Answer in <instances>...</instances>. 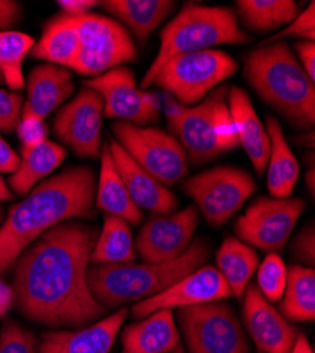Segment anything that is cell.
<instances>
[{"instance_id": "60d3db41", "label": "cell", "mask_w": 315, "mask_h": 353, "mask_svg": "<svg viewBox=\"0 0 315 353\" xmlns=\"http://www.w3.org/2000/svg\"><path fill=\"white\" fill-rule=\"evenodd\" d=\"M21 6L13 0H0V30H5L21 19Z\"/></svg>"}, {"instance_id": "30bf717a", "label": "cell", "mask_w": 315, "mask_h": 353, "mask_svg": "<svg viewBox=\"0 0 315 353\" xmlns=\"http://www.w3.org/2000/svg\"><path fill=\"white\" fill-rule=\"evenodd\" d=\"M184 192L191 196L205 219L214 225H223L242 208L254 192L252 176L235 167H215L184 183Z\"/></svg>"}, {"instance_id": "4316f807", "label": "cell", "mask_w": 315, "mask_h": 353, "mask_svg": "<svg viewBox=\"0 0 315 353\" xmlns=\"http://www.w3.org/2000/svg\"><path fill=\"white\" fill-rule=\"evenodd\" d=\"M65 157L67 150L61 144L45 140L32 150L21 153L20 165L10 175L9 185L16 194L26 195L40 180L59 167Z\"/></svg>"}, {"instance_id": "ab89813d", "label": "cell", "mask_w": 315, "mask_h": 353, "mask_svg": "<svg viewBox=\"0 0 315 353\" xmlns=\"http://www.w3.org/2000/svg\"><path fill=\"white\" fill-rule=\"evenodd\" d=\"M301 67L308 75V78L315 82V44L314 41H300L296 44Z\"/></svg>"}, {"instance_id": "c3c4849f", "label": "cell", "mask_w": 315, "mask_h": 353, "mask_svg": "<svg viewBox=\"0 0 315 353\" xmlns=\"http://www.w3.org/2000/svg\"><path fill=\"white\" fill-rule=\"evenodd\" d=\"M167 353H184V350H183V347L179 345L176 349H173V350H170V352H167Z\"/></svg>"}, {"instance_id": "5b68a950", "label": "cell", "mask_w": 315, "mask_h": 353, "mask_svg": "<svg viewBox=\"0 0 315 353\" xmlns=\"http://www.w3.org/2000/svg\"><path fill=\"white\" fill-rule=\"evenodd\" d=\"M160 50L140 83V90L152 85L160 68L171 58L204 51L219 44H247L252 41L238 24L234 9L185 3L183 10L161 32Z\"/></svg>"}, {"instance_id": "52a82bcc", "label": "cell", "mask_w": 315, "mask_h": 353, "mask_svg": "<svg viewBox=\"0 0 315 353\" xmlns=\"http://www.w3.org/2000/svg\"><path fill=\"white\" fill-rule=\"evenodd\" d=\"M238 70L234 58L221 50L183 54L165 63L152 83L163 88L181 105H194L205 98L222 81Z\"/></svg>"}, {"instance_id": "d6a6232c", "label": "cell", "mask_w": 315, "mask_h": 353, "mask_svg": "<svg viewBox=\"0 0 315 353\" xmlns=\"http://www.w3.org/2000/svg\"><path fill=\"white\" fill-rule=\"evenodd\" d=\"M287 284V268L281 257L270 253L257 268V288L269 303H276L283 299Z\"/></svg>"}, {"instance_id": "ee69618b", "label": "cell", "mask_w": 315, "mask_h": 353, "mask_svg": "<svg viewBox=\"0 0 315 353\" xmlns=\"http://www.w3.org/2000/svg\"><path fill=\"white\" fill-rule=\"evenodd\" d=\"M14 303L13 288L0 281V316H3Z\"/></svg>"}, {"instance_id": "ffe728a7", "label": "cell", "mask_w": 315, "mask_h": 353, "mask_svg": "<svg viewBox=\"0 0 315 353\" xmlns=\"http://www.w3.org/2000/svg\"><path fill=\"white\" fill-rule=\"evenodd\" d=\"M72 72L68 68L54 64L36 67L27 81V99L21 117H36L44 121L74 92Z\"/></svg>"}, {"instance_id": "ba28073f", "label": "cell", "mask_w": 315, "mask_h": 353, "mask_svg": "<svg viewBox=\"0 0 315 353\" xmlns=\"http://www.w3.org/2000/svg\"><path fill=\"white\" fill-rule=\"evenodd\" d=\"M177 318L190 353H249L245 330L234 308L221 301L183 307Z\"/></svg>"}, {"instance_id": "7c38bea8", "label": "cell", "mask_w": 315, "mask_h": 353, "mask_svg": "<svg viewBox=\"0 0 315 353\" xmlns=\"http://www.w3.org/2000/svg\"><path fill=\"white\" fill-rule=\"evenodd\" d=\"M103 99V114L133 125L154 122L160 110V98L153 92L137 88L133 72L126 67H116L96 78L83 82Z\"/></svg>"}, {"instance_id": "d4e9b609", "label": "cell", "mask_w": 315, "mask_h": 353, "mask_svg": "<svg viewBox=\"0 0 315 353\" xmlns=\"http://www.w3.org/2000/svg\"><path fill=\"white\" fill-rule=\"evenodd\" d=\"M79 47L81 43L72 17L60 13L45 24L43 36L32 48L30 55L37 60L48 61V64L70 70L79 52Z\"/></svg>"}, {"instance_id": "484cf974", "label": "cell", "mask_w": 315, "mask_h": 353, "mask_svg": "<svg viewBox=\"0 0 315 353\" xmlns=\"http://www.w3.org/2000/svg\"><path fill=\"white\" fill-rule=\"evenodd\" d=\"M101 5L126 24L141 43L176 9V2L170 0H108Z\"/></svg>"}, {"instance_id": "4fadbf2b", "label": "cell", "mask_w": 315, "mask_h": 353, "mask_svg": "<svg viewBox=\"0 0 315 353\" xmlns=\"http://www.w3.org/2000/svg\"><path fill=\"white\" fill-rule=\"evenodd\" d=\"M103 99L98 92L83 88L54 119V132L81 157L101 156V129Z\"/></svg>"}, {"instance_id": "b9f144b4", "label": "cell", "mask_w": 315, "mask_h": 353, "mask_svg": "<svg viewBox=\"0 0 315 353\" xmlns=\"http://www.w3.org/2000/svg\"><path fill=\"white\" fill-rule=\"evenodd\" d=\"M20 156L0 137V172L13 174L20 165Z\"/></svg>"}, {"instance_id": "f907efd6", "label": "cell", "mask_w": 315, "mask_h": 353, "mask_svg": "<svg viewBox=\"0 0 315 353\" xmlns=\"http://www.w3.org/2000/svg\"><path fill=\"white\" fill-rule=\"evenodd\" d=\"M0 81H3V77H2V74H0Z\"/></svg>"}, {"instance_id": "ac0fdd59", "label": "cell", "mask_w": 315, "mask_h": 353, "mask_svg": "<svg viewBox=\"0 0 315 353\" xmlns=\"http://www.w3.org/2000/svg\"><path fill=\"white\" fill-rule=\"evenodd\" d=\"M109 150L132 201L139 208L149 210L159 215L171 214L177 208L179 202L176 195L143 170L116 140L109 143Z\"/></svg>"}, {"instance_id": "f546056e", "label": "cell", "mask_w": 315, "mask_h": 353, "mask_svg": "<svg viewBox=\"0 0 315 353\" xmlns=\"http://www.w3.org/2000/svg\"><path fill=\"white\" fill-rule=\"evenodd\" d=\"M281 311L289 319L312 322L315 319V272L312 268L293 264L287 269V284L283 294Z\"/></svg>"}, {"instance_id": "f6af8a7d", "label": "cell", "mask_w": 315, "mask_h": 353, "mask_svg": "<svg viewBox=\"0 0 315 353\" xmlns=\"http://www.w3.org/2000/svg\"><path fill=\"white\" fill-rule=\"evenodd\" d=\"M290 353H314L308 339L304 335H298Z\"/></svg>"}, {"instance_id": "9a60e30c", "label": "cell", "mask_w": 315, "mask_h": 353, "mask_svg": "<svg viewBox=\"0 0 315 353\" xmlns=\"http://www.w3.org/2000/svg\"><path fill=\"white\" fill-rule=\"evenodd\" d=\"M229 297H232V291L216 268L203 266L157 296L136 303L132 314L134 318H145L164 308L174 310L199 305Z\"/></svg>"}, {"instance_id": "3957f363", "label": "cell", "mask_w": 315, "mask_h": 353, "mask_svg": "<svg viewBox=\"0 0 315 353\" xmlns=\"http://www.w3.org/2000/svg\"><path fill=\"white\" fill-rule=\"evenodd\" d=\"M245 77L257 95L294 128L312 129L315 86L287 44L276 41L252 51Z\"/></svg>"}, {"instance_id": "7a4b0ae2", "label": "cell", "mask_w": 315, "mask_h": 353, "mask_svg": "<svg viewBox=\"0 0 315 353\" xmlns=\"http://www.w3.org/2000/svg\"><path fill=\"white\" fill-rule=\"evenodd\" d=\"M95 194L96 176L88 165L67 168L33 188L0 226V274L48 229L72 218L94 216Z\"/></svg>"}, {"instance_id": "9c48e42d", "label": "cell", "mask_w": 315, "mask_h": 353, "mask_svg": "<svg viewBox=\"0 0 315 353\" xmlns=\"http://www.w3.org/2000/svg\"><path fill=\"white\" fill-rule=\"evenodd\" d=\"M112 130L122 149L163 185H173L188 174L184 147L168 133L122 121L113 123Z\"/></svg>"}, {"instance_id": "277c9868", "label": "cell", "mask_w": 315, "mask_h": 353, "mask_svg": "<svg viewBox=\"0 0 315 353\" xmlns=\"http://www.w3.org/2000/svg\"><path fill=\"white\" fill-rule=\"evenodd\" d=\"M210 259V246L198 239L176 260L167 263L94 264L87 280L94 299L106 307L143 301L165 291Z\"/></svg>"}, {"instance_id": "bcb514c9", "label": "cell", "mask_w": 315, "mask_h": 353, "mask_svg": "<svg viewBox=\"0 0 315 353\" xmlns=\"http://www.w3.org/2000/svg\"><path fill=\"white\" fill-rule=\"evenodd\" d=\"M13 198V192L9 190V187L6 185L3 176L0 175V202L3 201H10Z\"/></svg>"}, {"instance_id": "603a6c76", "label": "cell", "mask_w": 315, "mask_h": 353, "mask_svg": "<svg viewBox=\"0 0 315 353\" xmlns=\"http://www.w3.org/2000/svg\"><path fill=\"white\" fill-rule=\"evenodd\" d=\"M95 202L96 208L106 212V215L118 216L128 223L137 225L143 219V212L132 201L106 143L101 149V171L96 183Z\"/></svg>"}, {"instance_id": "681fc988", "label": "cell", "mask_w": 315, "mask_h": 353, "mask_svg": "<svg viewBox=\"0 0 315 353\" xmlns=\"http://www.w3.org/2000/svg\"><path fill=\"white\" fill-rule=\"evenodd\" d=\"M3 216H5V211L2 207H0V225H2V222H3Z\"/></svg>"}, {"instance_id": "83f0119b", "label": "cell", "mask_w": 315, "mask_h": 353, "mask_svg": "<svg viewBox=\"0 0 315 353\" xmlns=\"http://www.w3.org/2000/svg\"><path fill=\"white\" fill-rule=\"evenodd\" d=\"M259 268L257 253L245 242L226 238L216 253V270L221 273L232 296L242 299L252 276Z\"/></svg>"}, {"instance_id": "4dcf8cb0", "label": "cell", "mask_w": 315, "mask_h": 353, "mask_svg": "<svg viewBox=\"0 0 315 353\" xmlns=\"http://www.w3.org/2000/svg\"><path fill=\"white\" fill-rule=\"evenodd\" d=\"M236 8L246 27L256 33L272 32L280 26L290 24L301 13L293 0H239Z\"/></svg>"}, {"instance_id": "e575fe53", "label": "cell", "mask_w": 315, "mask_h": 353, "mask_svg": "<svg viewBox=\"0 0 315 353\" xmlns=\"http://www.w3.org/2000/svg\"><path fill=\"white\" fill-rule=\"evenodd\" d=\"M214 134L222 153L235 149L239 144L236 128L231 116V110H229L227 99L222 101L216 108L214 116Z\"/></svg>"}, {"instance_id": "44dd1931", "label": "cell", "mask_w": 315, "mask_h": 353, "mask_svg": "<svg viewBox=\"0 0 315 353\" xmlns=\"http://www.w3.org/2000/svg\"><path fill=\"white\" fill-rule=\"evenodd\" d=\"M227 101L239 143L243 145L256 172L262 175L267 168L270 156V139L267 130L257 116L247 92L242 88L232 86L229 90Z\"/></svg>"}, {"instance_id": "cb8c5ba5", "label": "cell", "mask_w": 315, "mask_h": 353, "mask_svg": "<svg viewBox=\"0 0 315 353\" xmlns=\"http://www.w3.org/2000/svg\"><path fill=\"white\" fill-rule=\"evenodd\" d=\"M266 123V130L270 139L267 188L273 198L284 199L293 194L300 175V168L287 140L283 134L278 121L276 117L269 116Z\"/></svg>"}, {"instance_id": "1f68e13d", "label": "cell", "mask_w": 315, "mask_h": 353, "mask_svg": "<svg viewBox=\"0 0 315 353\" xmlns=\"http://www.w3.org/2000/svg\"><path fill=\"white\" fill-rule=\"evenodd\" d=\"M34 44V39L26 33L0 32V74L12 92L24 88L23 61Z\"/></svg>"}, {"instance_id": "7402d4cb", "label": "cell", "mask_w": 315, "mask_h": 353, "mask_svg": "<svg viewBox=\"0 0 315 353\" xmlns=\"http://www.w3.org/2000/svg\"><path fill=\"white\" fill-rule=\"evenodd\" d=\"M179 345L180 332L170 308L154 311L132 323L122 335V353H167Z\"/></svg>"}, {"instance_id": "e0dca14e", "label": "cell", "mask_w": 315, "mask_h": 353, "mask_svg": "<svg viewBox=\"0 0 315 353\" xmlns=\"http://www.w3.org/2000/svg\"><path fill=\"white\" fill-rule=\"evenodd\" d=\"M243 321L262 353H290L298 336L296 328L263 296L257 285L243 294Z\"/></svg>"}, {"instance_id": "6da1fadb", "label": "cell", "mask_w": 315, "mask_h": 353, "mask_svg": "<svg viewBox=\"0 0 315 353\" xmlns=\"http://www.w3.org/2000/svg\"><path fill=\"white\" fill-rule=\"evenodd\" d=\"M98 239L95 228L63 222L28 246L14 263L17 310L33 322L81 328L103 316L88 287V266Z\"/></svg>"}, {"instance_id": "836d02e7", "label": "cell", "mask_w": 315, "mask_h": 353, "mask_svg": "<svg viewBox=\"0 0 315 353\" xmlns=\"http://www.w3.org/2000/svg\"><path fill=\"white\" fill-rule=\"evenodd\" d=\"M37 347L36 336L23 330L13 321H6L0 334V353H34Z\"/></svg>"}, {"instance_id": "d6986e66", "label": "cell", "mask_w": 315, "mask_h": 353, "mask_svg": "<svg viewBox=\"0 0 315 353\" xmlns=\"http://www.w3.org/2000/svg\"><path fill=\"white\" fill-rule=\"evenodd\" d=\"M126 316L128 310L121 308L87 328L45 332L37 353H109Z\"/></svg>"}, {"instance_id": "7bdbcfd3", "label": "cell", "mask_w": 315, "mask_h": 353, "mask_svg": "<svg viewBox=\"0 0 315 353\" xmlns=\"http://www.w3.org/2000/svg\"><path fill=\"white\" fill-rule=\"evenodd\" d=\"M64 14L68 16H81L85 13H90L92 8L98 5V2H94V0H60L57 2Z\"/></svg>"}, {"instance_id": "5bb4252c", "label": "cell", "mask_w": 315, "mask_h": 353, "mask_svg": "<svg viewBox=\"0 0 315 353\" xmlns=\"http://www.w3.org/2000/svg\"><path fill=\"white\" fill-rule=\"evenodd\" d=\"M199 214L187 207L177 214L153 215L141 228L136 249L145 263H167L179 259L192 243Z\"/></svg>"}, {"instance_id": "8992f818", "label": "cell", "mask_w": 315, "mask_h": 353, "mask_svg": "<svg viewBox=\"0 0 315 353\" xmlns=\"http://www.w3.org/2000/svg\"><path fill=\"white\" fill-rule=\"evenodd\" d=\"M71 17L81 47L70 70L83 77H99L137 58L130 33L114 19L91 12Z\"/></svg>"}, {"instance_id": "2e32d148", "label": "cell", "mask_w": 315, "mask_h": 353, "mask_svg": "<svg viewBox=\"0 0 315 353\" xmlns=\"http://www.w3.org/2000/svg\"><path fill=\"white\" fill-rule=\"evenodd\" d=\"M227 86H216L201 105L184 106L176 119L168 122L170 129L180 137L187 157L195 165L222 154L214 134V116L218 105L227 99Z\"/></svg>"}, {"instance_id": "f1b7e54d", "label": "cell", "mask_w": 315, "mask_h": 353, "mask_svg": "<svg viewBox=\"0 0 315 353\" xmlns=\"http://www.w3.org/2000/svg\"><path fill=\"white\" fill-rule=\"evenodd\" d=\"M134 259V242L129 223L118 216L106 215L91 254V263L121 264L132 263Z\"/></svg>"}, {"instance_id": "f35d334b", "label": "cell", "mask_w": 315, "mask_h": 353, "mask_svg": "<svg viewBox=\"0 0 315 353\" xmlns=\"http://www.w3.org/2000/svg\"><path fill=\"white\" fill-rule=\"evenodd\" d=\"M315 233L314 228H305L303 229L297 236L294 238L292 243V256L298 260L303 264H309V268H312V264L315 261Z\"/></svg>"}, {"instance_id": "7dc6e473", "label": "cell", "mask_w": 315, "mask_h": 353, "mask_svg": "<svg viewBox=\"0 0 315 353\" xmlns=\"http://www.w3.org/2000/svg\"><path fill=\"white\" fill-rule=\"evenodd\" d=\"M305 183H307V187L311 192V195H314V185H315V174H314V164H311V168L309 171H307L305 174Z\"/></svg>"}, {"instance_id": "8d00e7d4", "label": "cell", "mask_w": 315, "mask_h": 353, "mask_svg": "<svg viewBox=\"0 0 315 353\" xmlns=\"http://www.w3.org/2000/svg\"><path fill=\"white\" fill-rule=\"evenodd\" d=\"M23 110V97L17 92L0 90V132L10 133L17 129Z\"/></svg>"}, {"instance_id": "74e56055", "label": "cell", "mask_w": 315, "mask_h": 353, "mask_svg": "<svg viewBox=\"0 0 315 353\" xmlns=\"http://www.w3.org/2000/svg\"><path fill=\"white\" fill-rule=\"evenodd\" d=\"M16 130L21 141V153L32 150L33 147L44 143L48 134L44 121L36 119V117H21Z\"/></svg>"}, {"instance_id": "8fae6325", "label": "cell", "mask_w": 315, "mask_h": 353, "mask_svg": "<svg viewBox=\"0 0 315 353\" xmlns=\"http://www.w3.org/2000/svg\"><path fill=\"white\" fill-rule=\"evenodd\" d=\"M305 208L301 198H267L253 202L235 223L238 238L267 252L281 250Z\"/></svg>"}, {"instance_id": "d590c367", "label": "cell", "mask_w": 315, "mask_h": 353, "mask_svg": "<svg viewBox=\"0 0 315 353\" xmlns=\"http://www.w3.org/2000/svg\"><path fill=\"white\" fill-rule=\"evenodd\" d=\"M315 3L311 2L305 10H301V13L294 19L283 32L273 36V39L267 40L266 44L280 41L281 39H285L289 36L301 37L305 39V41H314L315 39Z\"/></svg>"}]
</instances>
